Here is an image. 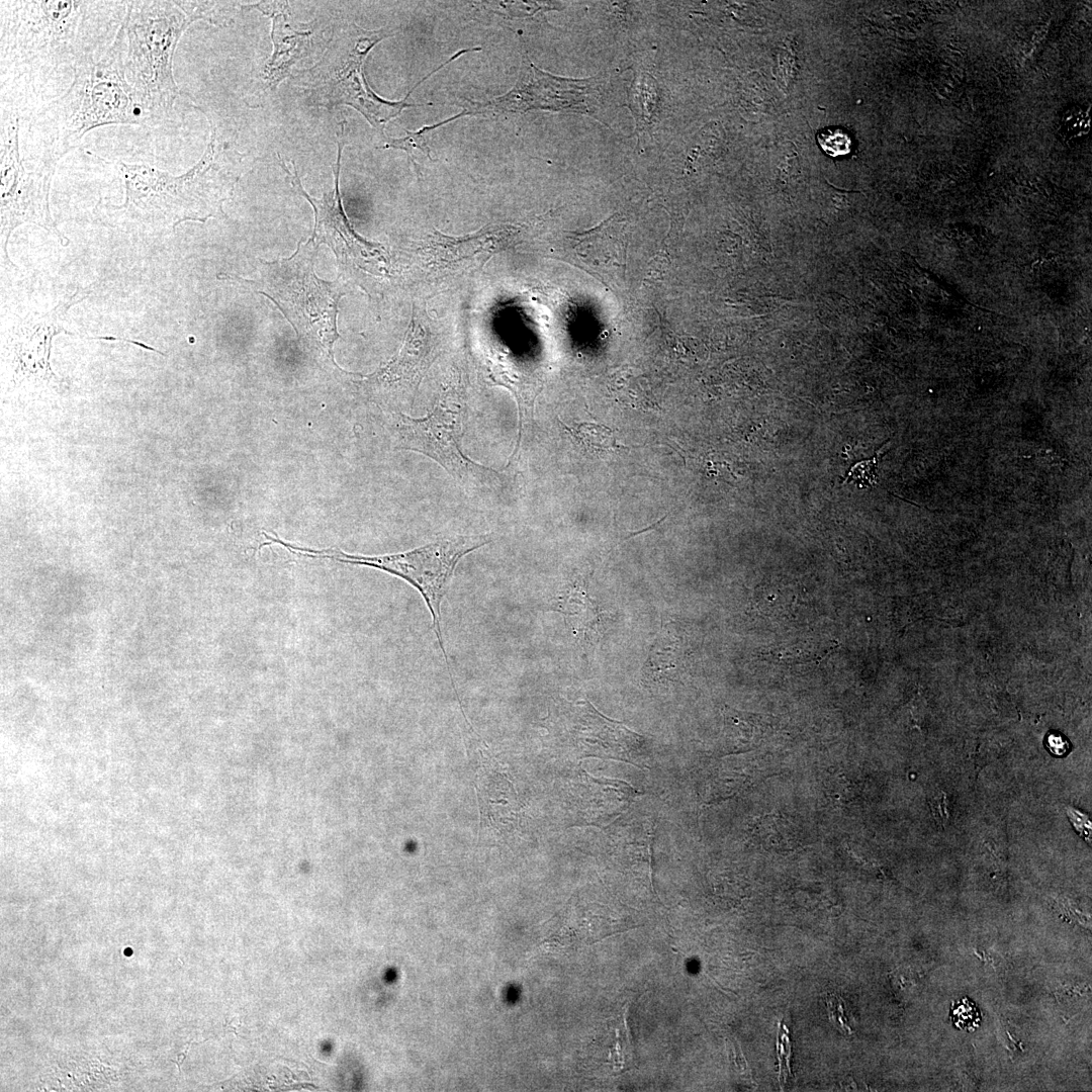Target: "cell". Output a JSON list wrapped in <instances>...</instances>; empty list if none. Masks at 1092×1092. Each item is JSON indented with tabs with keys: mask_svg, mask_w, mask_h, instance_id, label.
I'll return each mask as SVG.
<instances>
[{
	"mask_svg": "<svg viewBox=\"0 0 1092 1092\" xmlns=\"http://www.w3.org/2000/svg\"><path fill=\"white\" fill-rule=\"evenodd\" d=\"M580 712L577 740L584 754L634 763L641 745L638 734L604 717L587 702Z\"/></svg>",
	"mask_w": 1092,
	"mask_h": 1092,
	"instance_id": "14",
	"label": "cell"
},
{
	"mask_svg": "<svg viewBox=\"0 0 1092 1092\" xmlns=\"http://www.w3.org/2000/svg\"><path fill=\"white\" fill-rule=\"evenodd\" d=\"M827 1011L829 1019L833 1025L842 1032L850 1033L851 1029L847 1024V1020L844 1014V1003L842 999L837 995H829L826 998Z\"/></svg>",
	"mask_w": 1092,
	"mask_h": 1092,
	"instance_id": "27",
	"label": "cell"
},
{
	"mask_svg": "<svg viewBox=\"0 0 1092 1092\" xmlns=\"http://www.w3.org/2000/svg\"><path fill=\"white\" fill-rule=\"evenodd\" d=\"M343 149L338 142L337 162L333 167L335 176L334 191L324 194L320 199L310 197L301 186L297 172L292 175L282 164L283 169L298 192L307 199L314 211V230L310 239L314 244H327L334 251L340 267L354 276L380 277L389 265V256L378 243L368 242L352 228L342 205L339 192L340 162Z\"/></svg>",
	"mask_w": 1092,
	"mask_h": 1092,
	"instance_id": "11",
	"label": "cell"
},
{
	"mask_svg": "<svg viewBox=\"0 0 1092 1092\" xmlns=\"http://www.w3.org/2000/svg\"><path fill=\"white\" fill-rule=\"evenodd\" d=\"M776 823L771 818H763L760 822V840L769 845H786L789 841L786 830L783 829L784 825Z\"/></svg>",
	"mask_w": 1092,
	"mask_h": 1092,
	"instance_id": "26",
	"label": "cell"
},
{
	"mask_svg": "<svg viewBox=\"0 0 1092 1092\" xmlns=\"http://www.w3.org/2000/svg\"><path fill=\"white\" fill-rule=\"evenodd\" d=\"M493 12H502L513 17H527L540 10L558 9L557 2H534V1H490L482 2Z\"/></svg>",
	"mask_w": 1092,
	"mask_h": 1092,
	"instance_id": "22",
	"label": "cell"
},
{
	"mask_svg": "<svg viewBox=\"0 0 1092 1092\" xmlns=\"http://www.w3.org/2000/svg\"><path fill=\"white\" fill-rule=\"evenodd\" d=\"M602 78L571 79L552 75L525 55L518 79L506 94L484 101L466 100V116L502 117L530 110L570 111L598 116L603 107Z\"/></svg>",
	"mask_w": 1092,
	"mask_h": 1092,
	"instance_id": "10",
	"label": "cell"
},
{
	"mask_svg": "<svg viewBox=\"0 0 1092 1092\" xmlns=\"http://www.w3.org/2000/svg\"><path fill=\"white\" fill-rule=\"evenodd\" d=\"M271 37L274 53L264 72L269 85L276 86L288 77L297 61L311 53L312 30L293 28L287 22L286 15L278 12L273 13Z\"/></svg>",
	"mask_w": 1092,
	"mask_h": 1092,
	"instance_id": "15",
	"label": "cell"
},
{
	"mask_svg": "<svg viewBox=\"0 0 1092 1092\" xmlns=\"http://www.w3.org/2000/svg\"><path fill=\"white\" fill-rule=\"evenodd\" d=\"M489 542L490 539L485 536H456L442 538L405 552L378 556L352 555L340 550H315L298 546L294 548V552L307 557L330 558L339 562L377 568L405 580L417 588L431 613L432 626L457 695L442 636L441 604L462 557Z\"/></svg>",
	"mask_w": 1092,
	"mask_h": 1092,
	"instance_id": "7",
	"label": "cell"
},
{
	"mask_svg": "<svg viewBox=\"0 0 1092 1092\" xmlns=\"http://www.w3.org/2000/svg\"><path fill=\"white\" fill-rule=\"evenodd\" d=\"M430 331L415 316L398 353L378 372L372 382L414 393L435 358V345Z\"/></svg>",
	"mask_w": 1092,
	"mask_h": 1092,
	"instance_id": "13",
	"label": "cell"
},
{
	"mask_svg": "<svg viewBox=\"0 0 1092 1092\" xmlns=\"http://www.w3.org/2000/svg\"><path fill=\"white\" fill-rule=\"evenodd\" d=\"M126 1H1V68L73 71L98 61L122 25Z\"/></svg>",
	"mask_w": 1092,
	"mask_h": 1092,
	"instance_id": "2",
	"label": "cell"
},
{
	"mask_svg": "<svg viewBox=\"0 0 1092 1092\" xmlns=\"http://www.w3.org/2000/svg\"><path fill=\"white\" fill-rule=\"evenodd\" d=\"M1046 748L1055 755H1063L1069 749L1067 739L1058 733H1052L1046 737Z\"/></svg>",
	"mask_w": 1092,
	"mask_h": 1092,
	"instance_id": "28",
	"label": "cell"
},
{
	"mask_svg": "<svg viewBox=\"0 0 1092 1092\" xmlns=\"http://www.w3.org/2000/svg\"><path fill=\"white\" fill-rule=\"evenodd\" d=\"M822 150L831 157L845 156L851 151L850 136L842 129H825L817 134Z\"/></svg>",
	"mask_w": 1092,
	"mask_h": 1092,
	"instance_id": "23",
	"label": "cell"
},
{
	"mask_svg": "<svg viewBox=\"0 0 1092 1092\" xmlns=\"http://www.w3.org/2000/svg\"><path fill=\"white\" fill-rule=\"evenodd\" d=\"M783 1031L780 1028L778 1032V1058H779V1082L781 1087L787 1082L788 1075L790 1073V1055L791 1048L788 1037V1029L783 1025Z\"/></svg>",
	"mask_w": 1092,
	"mask_h": 1092,
	"instance_id": "25",
	"label": "cell"
},
{
	"mask_svg": "<svg viewBox=\"0 0 1092 1092\" xmlns=\"http://www.w3.org/2000/svg\"><path fill=\"white\" fill-rule=\"evenodd\" d=\"M725 731L728 742L738 750H748L760 743L770 725L758 714L726 708Z\"/></svg>",
	"mask_w": 1092,
	"mask_h": 1092,
	"instance_id": "18",
	"label": "cell"
},
{
	"mask_svg": "<svg viewBox=\"0 0 1092 1092\" xmlns=\"http://www.w3.org/2000/svg\"><path fill=\"white\" fill-rule=\"evenodd\" d=\"M590 818L620 814L631 802L633 789L624 782L589 778Z\"/></svg>",
	"mask_w": 1092,
	"mask_h": 1092,
	"instance_id": "16",
	"label": "cell"
},
{
	"mask_svg": "<svg viewBox=\"0 0 1092 1092\" xmlns=\"http://www.w3.org/2000/svg\"><path fill=\"white\" fill-rule=\"evenodd\" d=\"M192 1043L193 1042H188L184 1046V1049L180 1053H178L176 1058L171 1060L174 1064H176V1066L178 1067L179 1072L181 1071V1065L183 1064L184 1060L186 1059V1057L188 1055V1052H189V1049L192 1045Z\"/></svg>",
	"mask_w": 1092,
	"mask_h": 1092,
	"instance_id": "30",
	"label": "cell"
},
{
	"mask_svg": "<svg viewBox=\"0 0 1092 1092\" xmlns=\"http://www.w3.org/2000/svg\"><path fill=\"white\" fill-rule=\"evenodd\" d=\"M66 93L52 101L30 124L41 147L38 159L58 161L77 148L89 130L109 124H146L124 74V32L119 28L108 51L77 67Z\"/></svg>",
	"mask_w": 1092,
	"mask_h": 1092,
	"instance_id": "3",
	"label": "cell"
},
{
	"mask_svg": "<svg viewBox=\"0 0 1092 1092\" xmlns=\"http://www.w3.org/2000/svg\"><path fill=\"white\" fill-rule=\"evenodd\" d=\"M519 234L520 228L512 223L487 224L464 237L435 231L420 248V255L432 270L460 271L483 264L491 255L515 244Z\"/></svg>",
	"mask_w": 1092,
	"mask_h": 1092,
	"instance_id": "12",
	"label": "cell"
},
{
	"mask_svg": "<svg viewBox=\"0 0 1092 1092\" xmlns=\"http://www.w3.org/2000/svg\"><path fill=\"white\" fill-rule=\"evenodd\" d=\"M289 1072H290V1074L292 1075V1078H293L294 1080H296V1076L294 1075V1073H293V1072H291V1071H289Z\"/></svg>",
	"mask_w": 1092,
	"mask_h": 1092,
	"instance_id": "31",
	"label": "cell"
},
{
	"mask_svg": "<svg viewBox=\"0 0 1092 1092\" xmlns=\"http://www.w3.org/2000/svg\"><path fill=\"white\" fill-rule=\"evenodd\" d=\"M196 21L177 1H126L124 74L147 123L173 108L179 89L173 58L186 28Z\"/></svg>",
	"mask_w": 1092,
	"mask_h": 1092,
	"instance_id": "4",
	"label": "cell"
},
{
	"mask_svg": "<svg viewBox=\"0 0 1092 1092\" xmlns=\"http://www.w3.org/2000/svg\"><path fill=\"white\" fill-rule=\"evenodd\" d=\"M835 647L834 641L806 640L772 648L764 655L785 663L819 662Z\"/></svg>",
	"mask_w": 1092,
	"mask_h": 1092,
	"instance_id": "20",
	"label": "cell"
},
{
	"mask_svg": "<svg viewBox=\"0 0 1092 1092\" xmlns=\"http://www.w3.org/2000/svg\"><path fill=\"white\" fill-rule=\"evenodd\" d=\"M464 116H466L465 112L461 111L445 120H441L431 125H424L416 131L405 130L406 134L401 138H386L384 139V145L381 148L396 149L406 152L413 164L417 168L416 159L418 157L425 156L427 159L432 160L431 149L426 140L427 133Z\"/></svg>",
	"mask_w": 1092,
	"mask_h": 1092,
	"instance_id": "21",
	"label": "cell"
},
{
	"mask_svg": "<svg viewBox=\"0 0 1092 1092\" xmlns=\"http://www.w3.org/2000/svg\"><path fill=\"white\" fill-rule=\"evenodd\" d=\"M19 117L1 110V239L6 246L13 230L32 223L65 239L51 215L49 193L58 161L37 159L33 169H26L19 151Z\"/></svg>",
	"mask_w": 1092,
	"mask_h": 1092,
	"instance_id": "9",
	"label": "cell"
},
{
	"mask_svg": "<svg viewBox=\"0 0 1092 1092\" xmlns=\"http://www.w3.org/2000/svg\"><path fill=\"white\" fill-rule=\"evenodd\" d=\"M879 452L872 458L857 462L849 468L841 482L854 481L860 487L872 486L877 482V464Z\"/></svg>",
	"mask_w": 1092,
	"mask_h": 1092,
	"instance_id": "24",
	"label": "cell"
},
{
	"mask_svg": "<svg viewBox=\"0 0 1092 1092\" xmlns=\"http://www.w3.org/2000/svg\"><path fill=\"white\" fill-rule=\"evenodd\" d=\"M573 920L556 932L555 938L563 944L581 946L595 943L611 934L623 930L622 923L608 916L589 912L586 917Z\"/></svg>",
	"mask_w": 1092,
	"mask_h": 1092,
	"instance_id": "17",
	"label": "cell"
},
{
	"mask_svg": "<svg viewBox=\"0 0 1092 1092\" xmlns=\"http://www.w3.org/2000/svg\"><path fill=\"white\" fill-rule=\"evenodd\" d=\"M394 33V29L387 27L367 30L355 23L341 24L334 28L326 53L306 73L304 85L311 103L329 109L341 104L349 105L382 134L387 122L399 115L404 108L427 105L408 103L407 99L419 85L455 61L458 56L453 55L430 72L403 99L385 100L370 88L363 66L371 50Z\"/></svg>",
	"mask_w": 1092,
	"mask_h": 1092,
	"instance_id": "5",
	"label": "cell"
},
{
	"mask_svg": "<svg viewBox=\"0 0 1092 1092\" xmlns=\"http://www.w3.org/2000/svg\"><path fill=\"white\" fill-rule=\"evenodd\" d=\"M316 247L311 240L299 242L290 258L261 261L258 279L243 280L276 303L303 343L333 361L332 348L339 337L338 302L345 292L338 282L316 276Z\"/></svg>",
	"mask_w": 1092,
	"mask_h": 1092,
	"instance_id": "6",
	"label": "cell"
},
{
	"mask_svg": "<svg viewBox=\"0 0 1092 1092\" xmlns=\"http://www.w3.org/2000/svg\"><path fill=\"white\" fill-rule=\"evenodd\" d=\"M201 159L185 174L172 176L157 168L118 162L124 184V202L114 205L100 198L95 217L108 226L128 231L175 229L185 220L204 222L222 214L242 174V155L217 136Z\"/></svg>",
	"mask_w": 1092,
	"mask_h": 1092,
	"instance_id": "1",
	"label": "cell"
},
{
	"mask_svg": "<svg viewBox=\"0 0 1092 1092\" xmlns=\"http://www.w3.org/2000/svg\"><path fill=\"white\" fill-rule=\"evenodd\" d=\"M560 424L573 443L593 455L604 456L618 453L622 449H628L618 444L614 431L604 425L582 423L574 427H568L561 422Z\"/></svg>",
	"mask_w": 1092,
	"mask_h": 1092,
	"instance_id": "19",
	"label": "cell"
},
{
	"mask_svg": "<svg viewBox=\"0 0 1092 1092\" xmlns=\"http://www.w3.org/2000/svg\"><path fill=\"white\" fill-rule=\"evenodd\" d=\"M466 402L461 387L446 389L423 418L399 414L396 431L400 449L422 453L439 463L458 482L475 489L502 487V474L467 457L461 442Z\"/></svg>",
	"mask_w": 1092,
	"mask_h": 1092,
	"instance_id": "8",
	"label": "cell"
},
{
	"mask_svg": "<svg viewBox=\"0 0 1092 1092\" xmlns=\"http://www.w3.org/2000/svg\"><path fill=\"white\" fill-rule=\"evenodd\" d=\"M241 1027H242V1019L240 1017H234V1018H232L230 1020L226 1019L225 1023L223 1024V1029L226 1032H232V1033H234V1034L238 1035V1036L240 1035V1033L238 1031H239V1029Z\"/></svg>",
	"mask_w": 1092,
	"mask_h": 1092,
	"instance_id": "29",
	"label": "cell"
}]
</instances>
